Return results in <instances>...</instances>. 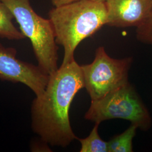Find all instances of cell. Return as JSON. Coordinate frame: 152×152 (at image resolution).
Returning <instances> with one entry per match:
<instances>
[{
  "label": "cell",
  "instance_id": "cell-1",
  "mask_svg": "<svg viewBox=\"0 0 152 152\" xmlns=\"http://www.w3.org/2000/svg\"><path fill=\"white\" fill-rule=\"evenodd\" d=\"M85 87L81 66L72 60L50 75L44 92L31 105V126L41 141L65 148L77 139L72 129L69 109L76 94Z\"/></svg>",
  "mask_w": 152,
  "mask_h": 152
},
{
  "label": "cell",
  "instance_id": "cell-2",
  "mask_svg": "<svg viewBox=\"0 0 152 152\" xmlns=\"http://www.w3.org/2000/svg\"><path fill=\"white\" fill-rule=\"evenodd\" d=\"M107 18L105 4L98 0H78L50 10L56 42L64 49L61 65L75 60L79 44L107 25Z\"/></svg>",
  "mask_w": 152,
  "mask_h": 152
},
{
  "label": "cell",
  "instance_id": "cell-3",
  "mask_svg": "<svg viewBox=\"0 0 152 152\" xmlns=\"http://www.w3.org/2000/svg\"><path fill=\"white\" fill-rule=\"evenodd\" d=\"M1 1L11 10L23 34L30 40L38 66L47 75H52L58 69V48L50 20L37 14L30 0Z\"/></svg>",
  "mask_w": 152,
  "mask_h": 152
},
{
  "label": "cell",
  "instance_id": "cell-4",
  "mask_svg": "<svg viewBox=\"0 0 152 152\" xmlns=\"http://www.w3.org/2000/svg\"><path fill=\"white\" fill-rule=\"evenodd\" d=\"M85 118L99 124L111 119L127 120L144 131L152 125L148 109L129 82L103 98L92 100Z\"/></svg>",
  "mask_w": 152,
  "mask_h": 152
},
{
  "label": "cell",
  "instance_id": "cell-5",
  "mask_svg": "<svg viewBox=\"0 0 152 152\" xmlns=\"http://www.w3.org/2000/svg\"><path fill=\"white\" fill-rule=\"evenodd\" d=\"M132 58L114 59L103 46L98 48L91 63L81 65L84 85L92 100L103 98L129 82Z\"/></svg>",
  "mask_w": 152,
  "mask_h": 152
},
{
  "label": "cell",
  "instance_id": "cell-6",
  "mask_svg": "<svg viewBox=\"0 0 152 152\" xmlns=\"http://www.w3.org/2000/svg\"><path fill=\"white\" fill-rule=\"evenodd\" d=\"M16 50L0 44V79L22 83L38 96L44 92L50 76L38 65L23 61L16 58Z\"/></svg>",
  "mask_w": 152,
  "mask_h": 152
},
{
  "label": "cell",
  "instance_id": "cell-7",
  "mask_svg": "<svg viewBox=\"0 0 152 152\" xmlns=\"http://www.w3.org/2000/svg\"><path fill=\"white\" fill-rule=\"evenodd\" d=\"M107 10V25L117 28L137 27L152 12V0H98Z\"/></svg>",
  "mask_w": 152,
  "mask_h": 152
},
{
  "label": "cell",
  "instance_id": "cell-8",
  "mask_svg": "<svg viewBox=\"0 0 152 152\" xmlns=\"http://www.w3.org/2000/svg\"><path fill=\"white\" fill-rule=\"evenodd\" d=\"M14 19L10 9L0 0V37L11 40H19L25 38L12 23Z\"/></svg>",
  "mask_w": 152,
  "mask_h": 152
},
{
  "label": "cell",
  "instance_id": "cell-9",
  "mask_svg": "<svg viewBox=\"0 0 152 152\" xmlns=\"http://www.w3.org/2000/svg\"><path fill=\"white\" fill-rule=\"evenodd\" d=\"M137 128L131 126L124 132L114 136L108 141L109 152H132V141L136 135Z\"/></svg>",
  "mask_w": 152,
  "mask_h": 152
},
{
  "label": "cell",
  "instance_id": "cell-10",
  "mask_svg": "<svg viewBox=\"0 0 152 152\" xmlns=\"http://www.w3.org/2000/svg\"><path fill=\"white\" fill-rule=\"evenodd\" d=\"M99 124L95 123L87 137L77 139L81 143L80 152H109L108 141L103 140L98 132Z\"/></svg>",
  "mask_w": 152,
  "mask_h": 152
},
{
  "label": "cell",
  "instance_id": "cell-11",
  "mask_svg": "<svg viewBox=\"0 0 152 152\" xmlns=\"http://www.w3.org/2000/svg\"><path fill=\"white\" fill-rule=\"evenodd\" d=\"M136 36L140 42L152 46V12L140 26L136 27Z\"/></svg>",
  "mask_w": 152,
  "mask_h": 152
},
{
  "label": "cell",
  "instance_id": "cell-12",
  "mask_svg": "<svg viewBox=\"0 0 152 152\" xmlns=\"http://www.w3.org/2000/svg\"><path fill=\"white\" fill-rule=\"evenodd\" d=\"M78 0H51V2L54 7H58L60 6L64 5L67 4L75 2Z\"/></svg>",
  "mask_w": 152,
  "mask_h": 152
}]
</instances>
